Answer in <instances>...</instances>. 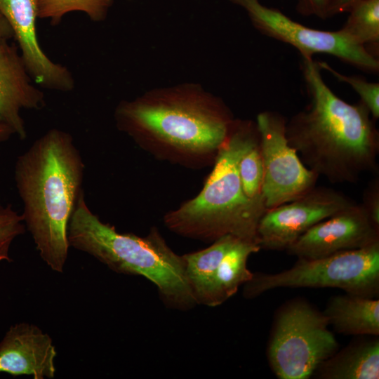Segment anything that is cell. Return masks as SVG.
Instances as JSON below:
<instances>
[{
	"instance_id": "1",
	"label": "cell",
	"mask_w": 379,
	"mask_h": 379,
	"mask_svg": "<svg viewBox=\"0 0 379 379\" xmlns=\"http://www.w3.org/2000/svg\"><path fill=\"white\" fill-rule=\"evenodd\" d=\"M310 103L286 123V137L302 162L333 183H354L378 170L379 133L367 107L328 87L319 62L302 58Z\"/></svg>"
},
{
	"instance_id": "2",
	"label": "cell",
	"mask_w": 379,
	"mask_h": 379,
	"mask_svg": "<svg viewBox=\"0 0 379 379\" xmlns=\"http://www.w3.org/2000/svg\"><path fill=\"white\" fill-rule=\"evenodd\" d=\"M85 165L70 133L53 128L19 155L14 180L21 213L44 262L64 271L68 256V224L83 192Z\"/></svg>"
},
{
	"instance_id": "3",
	"label": "cell",
	"mask_w": 379,
	"mask_h": 379,
	"mask_svg": "<svg viewBox=\"0 0 379 379\" xmlns=\"http://www.w3.org/2000/svg\"><path fill=\"white\" fill-rule=\"evenodd\" d=\"M114 118L117 128L140 145L185 156L217 154L234 121L220 100L191 84L121 101Z\"/></svg>"
},
{
	"instance_id": "4",
	"label": "cell",
	"mask_w": 379,
	"mask_h": 379,
	"mask_svg": "<svg viewBox=\"0 0 379 379\" xmlns=\"http://www.w3.org/2000/svg\"><path fill=\"white\" fill-rule=\"evenodd\" d=\"M258 138L256 122L234 120L201 192L168 213L166 225L194 239L214 241L229 234L258 244L257 228L267 209L264 200L246 195L239 173L243 154Z\"/></svg>"
},
{
	"instance_id": "5",
	"label": "cell",
	"mask_w": 379,
	"mask_h": 379,
	"mask_svg": "<svg viewBox=\"0 0 379 379\" xmlns=\"http://www.w3.org/2000/svg\"><path fill=\"white\" fill-rule=\"evenodd\" d=\"M67 238L69 247L91 255L112 270L152 281L166 307L185 311L197 305L183 256L172 251L157 229L145 237L120 233L91 211L82 194L70 218Z\"/></svg>"
},
{
	"instance_id": "6",
	"label": "cell",
	"mask_w": 379,
	"mask_h": 379,
	"mask_svg": "<svg viewBox=\"0 0 379 379\" xmlns=\"http://www.w3.org/2000/svg\"><path fill=\"white\" fill-rule=\"evenodd\" d=\"M277 288H338L346 293L375 298L379 293V241L328 256L298 258L276 274L253 273L244 296L254 298Z\"/></svg>"
},
{
	"instance_id": "7",
	"label": "cell",
	"mask_w": 379,
	"mask_h": 379,
	"mask_svg": "<svg viewBox=\"0 0 379 379\" xmlns=\"http://www.w3.org/2000/svg\"><path fill=\"white\" fill-rule=\"evenodd\" d=\"M323 314L302 300L285 304L276 315L267 346L270 368L279 379H308L339 344Z\"/></svg>"
},
{
	"instance_id": "8",
	"label": "cell",
	"mask_w": 379,
	"mask_h": 379,
	"mask_svg": "<svg viewBox=\"0 0 379 379\" xmlns=\"http://www.w3.org/2000/svg\"><path fill=\"white\" fill-rule=\"evenodd\" d=\"M230 1L246 11L258 31L293 46L302 58L328 54L366 72L379 71V58L354 42L340 29L325 31L307 27L260 0Z\"/></svg>"
},
{
	"instance_id": "9",
	"label": "cell",
	"mask_w": 379,
	"mask_h": 379,
	"mask_svg": "<svg viewBox=\"0 0 379 379\" xmlns=\"http://www.w3.org/2000/svg\"><path fill=\"white\" fill-rule=\"evenodd\" d=\"M255 122L264 168L262 197L268 210L301 197L316 186L319 176L289 145L283 115L264 111L258 114Z\"/></svg>"
},
{
	"instance_id": "10",
	"label": "cell",
	"mask_w": 379,
	"mask_h": 379,
	"mask_svg": "<svg viewBox=\"0 0 379 379\" xmlns=\"http://www.w3.org/2000/svg\"><path fill=\"white\" fill-rule=\"evenodd\" d=\"M354 204L340 192L315 186L291 201L266 210L257 228L258 244L267 250H286L312 227Z\"/></svg>"
},
{
	"instance_id": "11",
	"label": "cell",
	"mask_w": 379,
	"mask_h": 379,
	"mask_svg": "<svg viewBox=\"0 0 379 379\" xmlns=\"http://www.w3.org/2000/svg\"><path fill=\"white\" fill-rule=\"evenodd\" d=\"M378 241L379 228L355 203L312 227L286 251L298 258L314 259Z\"/></svg>"
},
{
	"instance_id": "12",
	"label": "cell",
	"mask_w": 379,
	"mask_h": 379,
	"mask_svg": "<svg viewBox=\"0 0 379 379\" xmlns=\"http://www.w3.org/2000/svg\"><path fill=\"white\" fill-rule=\"evenodd\" d=\"M0 13L9 24L26 69L40 88L67 93L75 88L71 71L53 61L38 39L36 0H0Z\"/></svg>"
},
{
	"instance_id": "13",
	"label": "cell",
	"mask_w": 379,
	"mask_h": 379,
	"mask_svg": "<svg viewBox=\"0 0 379 379\" xmlns=\"http://www.w3.org/2000/svg\"><path fill=\"white\" fill-rule=\"evenodd\" d=\"M45 105V95L30 77L17 44H0V121L25 140L27 132L22 111Z\"/></svg>"
},
{
	"instance_id": "14",
	"label": "cell",
	"mask_w": 379,
	"mask_h": 379,
	"mask_svg": "<svg viewBox=\"0 0 379 379\" xmlns=\"http://www.w3.org/2000/svg\"><path fill=\"white\" fill-rule=\"evenodd\" d=\"M56 356L48 333L32 324L18 323L9 328L0 342V373L52 379Z\"/></svg>"
},
{
	"instance_id": "15",
	"label": "cell",
	"mask_w": 379,
	"mask_h": 379,
	"mask_svg": "<svg viewBox=\"0 0 379 379\" xmlns=\"http://www.w3.org/2000/svg\"><path fill=\"white\" fill-rule=\"evenodd\" d=\"M323 314L328 324L346 335H379V300L346 293L330 298Z\"/></svg>"
},
{
	"instance_id": "16",
	"label": "cell",
	"mask_w": 379,
	"mask_h": 379,
	"mask_svg": "<svg viewBox=\"0 0 379 379\" xmlns=\"http://www.w3.org/2000/svg\"><path fill=\"white\" fill-rule=\"evenodd\" d=\"M258 243L237 239L218 263L204 305L218 306L234 295L253 277L247 262L260 250Z\"/></svg>"
},
{
	"instance_id": "17",
	"label": "cell",
	"mask_w": 379,
	"mask_h": 379,
	"mask_svg": "<svg viewBox=\"0 0 379 379\" xmlns=\"http://www.w3.org/2000/svg\"><path fill=\"white\" fill-rule=\"evenodd\" d=\"M324 379H378L379 340L352 343L325 360L314 372Z\"/></svg>"
},
{
	"instance_id": "18",
	"label": "cell",
	"mask_w": 379,
	"mask_h": 379,
	"mask_svg": "<svg viewBox=\"0 0 379 379\" xmlns=\"http://www.w3.org/2000/svg\"><path fill=\"white\" fill-rule=\"evenodd\" d=\"M347 13V19L340 29L379 58V0L362 1Z\"/></svg>"
},
{
	"instance_id": "19",
	"label": "cell",
	"mask_w": 379,
	"mask_h": 379,
	"mask_svg": "<svg viewBox=\"0 0 379 379\" xmlns=\"http://www.w3.org/2000/svg\"><path fill=\"white\" fill-rule=\"evenodd\" d=\"M113 0H36L37 16L59 25L68 13L81 12L93 22L105 20Z\"/></svg>"
},
{
	"instance_id": "20",
	"label": "cell",
	"mask_w": 379,
	"mask_h": 379,
	"mask_svg": "<svg viewBox=\"0 0 379 379\" xmlns=\"http://www.w3.org/2000/svg\"><path fill=\"white\" fill-rule=\"evenodd\" d=\"M239 173L246 195L252 199H263V162L260 137L243 154L239 164Z\"/></svg>"
},
{
	"instance_id": "21",
	"label": "cell",
	"mask_w": 379,
	"mask_h": 379,
	"mask_svg": "<svg viewBox=\"0 0 379 379\" xmlns=\"http://www.w3.org/2000/svg\"><path fill=\"white\" fill-rule=\"evenodd\" d=\"M321 69L331 73L338 81L349 84L359 95L360 101L367 107L371 117H379V84L370 82L355 75H345L334 69L326 62H319Z\"/></svg>"
},
{
	"instance_id": "22",
	"label": "cell",
	"mask_w": 379,
	"mask_h": 379,
	"mask_svg": "<svg viewBox=\"0 0 379 379\" xmlns=\"http://www.w3.org/2000/svg\"><path fill=\"white\" fill-rule=\"evenodd\" d=\"M25 229L22 215L0 198V262L11 261V246L18 237L24 234Z\"/></svg>"
},
{
	"instance_id": "23",
	"label": "cell",
	"mask_w": 379,
	"mask_h": 379,
	"mask_svg": "<svg viewBox=\"0 0 379 379\" xmlns=\"http://www.w3.org/2000/svg\"><path fill=\"white\" fill-rule=\"evenodd\" d=\"M372 222L379 228V179L372 180L364 190L361 204Z\"/></svg>"
},
{
	"instance_id": "24",
	"label": "cell",
	"mask_w": 379,
	"mask_h": 379,
	"mask_svg": "<svg viewBox=\"0 0 379 379\" xmlns=\"http://www.w3.org/2000/svg\"><path fill=\"white\" fill-rule=\"evenodd\" d=\"M333 0H296V11L303 16H313L326 20Z\"/></svg>"
},
{
	"instance_id": "25",
	"label": "cell",
	"mask_w": 379,
	"mask_h": 379,
	"mask_svg": "<svg viewBox=\"0 0 379 379\" xmlns=\"http://www.w3.org/2000/svg\"><path fill=\"white\" fill-rule=\"evenodd\" d=\"M364 0H333L329 11V18L348 12L357 4Z\"/></svg>"
},
{
	"instance_id": "26",
	"label": "cell",
	"mask_w": 379,
	"mask_h": 379,
	"mask_svg": "<svg viewBox=\"0 0 379 379\" xmlns=\"http://www.w3.org/2000/svg\"><path fill=\"white\" fill-rule=\"evenodd\" d=\"M13 39V31L3 15L0 13V44Z\"/></svg>"
},
{
	"instance_id": "27",
	"label": "cell",
	"mask_w": 379,
	"mask_h": 379,
	"mask_svg": "<svg viewBox=\"0 0 379 379\" xmlns=\"http://www.w3.org/2000/svg\"><path fill=\"white\" fill-rule=\"evenodd\" d=\"M13 135L15 134L11 128L0 121V143L8 140Z\"/></svg>"
}]
</instances>
